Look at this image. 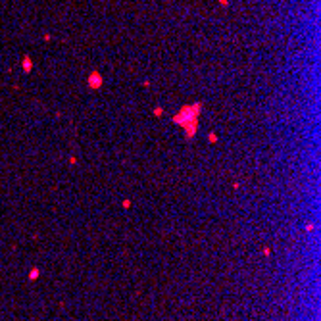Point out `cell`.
Instances as JSON below:
<instances>
[{"label":"cell","mask_w":321,"mask_h":321,"mask_svg":"<svg viewBox=\"0 0 321 321\" xmlns=\"http://www.w3.org/2000/svg\"><path fill=\"white\" fill-rule=\"evenodd\" d=\"M102 83H104V79H102L100 71H96V69H94V71L89 75V87H91V89H100Z\"/></svg>","instance_id":"6da1fadb"},{"label":"cell","mask_w":321,"mask_h":321,"mask_svg":"<svg viewBox=\"0 0 321 321\" xmlns=\"http://www.w3.org/2000/svg\"><path fill=\"white\" fill-rule=\"evenodd\" d=\"M162 112H164L162 108H156V110H154V114H156V115H162Z\"/></svg>","instance_id":"7a4b0ae2"},{"label":"cell","mask_w":321,"mask_h":321,"mask_svg":"<svg viewBox=\"0 0 321 321\" xmlns=\"http://www.w3.org/2000/svg\"><path fill=\"white\" fill-rule=\"evenodd\" d=\"M219 2H221V4H223V6H227V4H229V2H227V0H219Z\"/></svg>","instance_id":"3957f363"}]
</instances>
